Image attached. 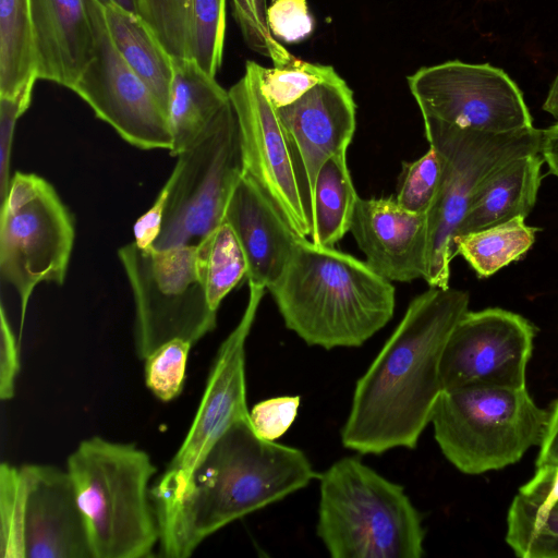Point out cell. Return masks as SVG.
<instances>
[{
  "mask_svg": "<svg viewBox=\"0 0 558 558\" xmlns=\"http://www.w3.org/2000/svg\"><path fill=\"white\" fill-rule=\"evenodd\" d=\"M470 295L429 287L409 303L400 323L356 381L343 447L362 454L414 449L442 388L440 362Z\"/></svg>",
  "mask_w": 558,
  "mask_h": 558,
  "instance_id": "6da1fadb",
  "label": "cell"
},
{
  "mask_svg": "<svg viewBox=\"0 0 558 558\" xmlns=\"http://www.w3.org/2000/svg\"><path fill=\"white\" fill-rule=\"evenodd\" d=\"M306 454L233 423L194 469L180 499L157 515L160 556L187 558L229 523L306 487L318 477Z\"/></svg>",
  "mask_w": 558,
  "mask_h": 558,
  "instance_id": "7a4b0ae2",
  "label": "cell"
},
{
  "mask_svg": "<svg viewBox=\"0 0 558 558\" xmlns=\"http://www.w3.org/2000/svg\"><path fill=\"white\" fill-rule=\"evenodd\" d=\"M286 327L326 350L363 345L392 318L396 289L365 260L299 238L268 289Z\"/></svg>",
  "mask_w": 558,
  "mask_h": 558,
  "instance_id": "3957f363",
  "label": "cell"
},
{
  "mask_svg": "<svg viewBox=\"0 0 558 558\" xmlns=\"http://www.w3.org/2000/svg\"><path fill=\"white\" fill-rule=\"evenodd\" d=\"M93 558H148L160 530L149 483L157 472L134 444L93 436L68 457Z\"/></svg>",
  "mask_w": 558,
  "mask_h": 558,
  "instance_id": "277c9868",
  "label": "cell"
},
{
  "mask_svg": "<svg viewBox=\"0 0 558 558\" xmlns=\"http://www.w3.org/2000/svg\"><path fill=\"white\" fill-rule=\"evenodd\" d=\"M317 536L332 558H421L423 518L403 486L354 457L318 475Z\"/></svg>",
  "mask_w": 558,
  "mask_h": 558,
  "instance_id": "5b68a950",
  "label": "cell"
},
{
  "mask_svg": "<svg viewBox=\"0 0 558 558\" xmlns=\"http://www.w3.org/2000/svg\"><path fill=\"white\" fill-rule=\"evenodd\" d=\"M548 415L526 387L470 385L444 389L430 423L446 459L476 475L513 464L539 446Z\"/></svg>",
  "mask_w": 558,
  "mask_h": 558,
  "instance_id": "8992f818",
  "label": "cell"
},
{
  "mask_svg": "<svg viewBox=\"0 0 558 558\" xmlns=\"http://www.w3.org/2000/svg\"><path fill=\"white\" fill-rule=\"evenodd\" d=\"M426 140L442 163L436 201L427 214L429 229V287L448 288L453 240L481 185L508 162L541 153L542 130L530 128L490 134L435 121H423Z\"/></svg>",
  "mask_w": 558,
  "mask_h": 558,
  "instance_id": "52a82bcc",
  "label": "cell"
},
{
  "mask_svg": "<svg viewBox=\"0 0 558 558\" xmlns=\"http://www.w3.org/2000/svg\"><path fill=\"white\" fill-rule=\"evenodd\" d=\"M135 307L134 342L141 360L173 339L193 345L217 326L196 264V245L118 250Z\"/></svg>",
  "mask_w": 558,
  "mask_h": 558,
  "instance_id": "ba28073f",
  "label": "cell"
},
{
  "mask_svg": "<svg viewBox=\"0 0 558 558\" xmlns=\"http://www.w3.org/2000/svg\"><path fill=\"white\" fill-rule=\"evenodd\" d=\"M74 239V220L54 187L38 174L15 172L1 204L0 274L20 299V332L35 288L64 282Z\"/></svg>",
  "mask_w": 558,
  "mask_h": 558,
  "instance_id": "9c48e42d",
  "label": "cell"
},
{
  "mask_svg": "<svg viewBox=\"0 0 558 558\" xmlns=\"http://www.w3.org/2000/svg\"><path fill=\"white\" fill-rule=\"evenodd\" d=\"M177 158L156 248L196 245L223 222L230 194L244 171L231 101Z\"/></svg>",
  "mask_w": 558,
  "mask_h": 558,
  "instance_id": "30bf717a",
  "label": "cell"
},
{
  "mask_svg": "<svg viewBox=\"0 0 558 558\" xmlns=\"http://www.w3.org/2000/svg\"><path fill=\"white\" fill-rule=\"evenodd\" d=\"M407 81L423 121L490 134L533 128L520 88L492 64L450 60L422 66Z\"/></svg>",
  "mask_w": 558,
  "mask_h": 558,
  "instance_id": "8fae6325",
  "label": "cell"
},
{
  "mask_svg": "<svg viewBox=\"0 0 558 558\" xmlns=\"http://www.w3.org/2000/svg\"><path fill=\"white\" fill-rule=\"evenodd\" d=\"M266 288L248 283L241 319L218 349L190 429L158 482L151 486L157 514L170 509L216 440L235 422L250 420L246 404L245 342Z\"/></svg>",
  "mask_w": 558,
  "mask_h": 558,
  "instance_id": "7c38bea8",
  "label": "cell"
},
{
  "mask_svg": "<svg viewBox=\"0 0 558 558\" xmlns=\"http://www.w3.org/2000/svg\"><path fill=\"white\" fill-rule=\"evenodd\" d=\"M90 10L95 52L72 90L129 144L141 149L170 150L172 135L167 112L116 48L104 4L90 0Z\"/></svg>",
  "mask_w": 558,
  "mask_h": 558,
  "instance_id": "4fadbf2b",
  "label": "cell"
},
{
  "mask_svg": "<svg viewBox=\"0 0 558 558\" xmlns=\"http://www.w3.org/2000/svg\"><path fill=\"white\" fill-rule=\"evenodd\" d=\"M228 92L238 121L244 172L296 235L310 239L312 227L292 151L277 109L262 90L260 65L247 61L243 76Z\"/></svg>",
  "mask_w": 558,
  "mask_h": 558,
  "instance_id": "5bb4252c",
  "label": "cell"
},
{
  "mask_svg": "<svg viewBox=\"0 0 558 558\" xmlns=\"http://www.w3.org/2000/svg\"><path fill=\"white\" fill-rule=\"evenodd\" d=\"M534 326L499 307L466 311L445 344L440 377L444 389L461 386L526 387Z\"/></svg>",
  "mask_w": 558,
  "mask_h": 558,
  "instance_id": "9a60e30c",
  "label": "cell"
},
{
  "mask_svg": "<svg viewBox=\"0 0 558 558\" xmlns=\"http://www.w3.org/2000/svg\"><path fill=\"white\" fill-rule=\"evenodd\" d=\"M277 112L292 151L312 227L318 171L328 158L348 149L355 132L353 92L337 74Z\"/></svg>",
  "mask_w": 558,
  "mask_h": 558,
  "instance_id": "2e32d148",
  "label": "cell"
},
{
  "mask_svg": "<svg viewBox=\"0 0 558 558\" xmlns=\"http://www.w3.org/2000/svg\"><path fill=\"white\" fill-rule=\"evenodd\" d=\"M350 232L368 266L389 281L425 279L429 253L427 215L405 210L395 196L359 197Z\"/></svg>",
  "mask_w": 558,
  "mask_h": 558,
  "instance_id": "e0dca14e",
  "label": "cell"
},
{
  "mask_svg": "<svg viewBox=\"0 0 558 558\" xmlns=\"http://www.w3.org/2000/svg\"><path fill=\"white\" fill-rule=\"evenodd\" d=\"M22 469L26 481L25 558H93L66 469L36 463Z\"/></svg>",
  "mask_w": 558,
  "mask_h": 558,
  "instance_id": "ac0fdd59",
  "label": "cell"
},
{
  "mask_svg": "<svg viewBox=\"0 0 558 558\" xmlns=\"http://www.w3.org/2000/svg\"><path fill=\"white\" fill-rule=\"evenodd\" d=\"M223 222L231 227L244 252L247 281L268 289L284 271L300 236L244 171L230 194Z\"/></svg>",
  "mask_w": 558,
  "mask_h": 558,
  "instance_id": "d6986e66",
  "label": "cell"
},
{
  "mask_svg": "<svg viewBox=\"0 0 558 558\" xmlns=\"http://www.w3.org/2000/svg\"><path fill=\"white\" fill-rule=\"evenodd\" d=\"M29 9L38 80L72 90L95 52L90 0H29Z\"/></svg>",
  "mask_w": 558,
  "mask_h": 558,
  "instance_id": "ffe728a7",
  "label": "cell"
},
{
  "mask_svg": "<svg viewBox=\"0 0 558 558\" xmlns=\"http://www.w3.org/2000/svg\"><path fill=\"white\" fill-rule=\"evenodd\" d=\"M138 15L174 59L219 71L226 37V0H138Z\"/></svg>",
  "mask_w": 558,
  "mask_h": 558,
  "instance_id": "44dd1931",
  "label": "cell"
},
{
  "mask_svg": "<svg viewBox=\"0 0 558 558\" xmlns=\"http://www.w3.org/2000/svg\"><path fill=\"white\" fill-rule=\"evenodd\" d=\"M541 153L519 157L489 177L476 192L457 234L462 235L526 217L533 209L542 182Z\"/></svg>",
  "mask_w": 558,
  "mask_h": 558,
  "instance_id": "7402d4cb",
  "label": "cell"
},
{
  "mask_svg": "<svg viewBox=\"0 0 558 558\" xmlns=\"http://www.w3.org/2000/svg\"><path fill=\"white\" fill-rule=\"evenodd\" d=\"M229 102V92L197 62L173 58L168 110L172 135L170 155L178 157L191 148Z\"/></svg>",
  "mask_w": 558,
  "mask_h": 558,
  "instance_id": "603a6c76",
  "label": "cell"
},
{
  "mask_svg": "<svg viewBox=\"0 0 558 558\" xmlns=\"http://www.w3.org/2000/svg\"><path fill=\"white\" fill-rule=\"evenodd\" d=\"M104 11L116 48L168 114L173 58L138 14L114 4L104 5Z\"/></svg>",
  "mask_w": 558,
  "mask_h": 558,
  "instance_id": "cb8c5ba5",
  "label": "cell"
},
{
  "mask_svg": "<svg viewBox=\"0 0 558 558\" xmlns=\"http://www.w3.org/2000/svg\"><path fill=\"white\" fill-rule=\"evenodd\" d=\"M37 80L29 0H0V98L32 101Z\"/></svg>",
  "mask_w": 558,
  "mask_h": 558,
  "instance_id": "d4e9b609",
  "label": "cell"
},
{
  "mask_svg": "<svg viewBox=\"0 0 558 558\" xmlns=\"http://www.w3.org/2000/svg\"><path fill=\"white\" fill-rule=\"evenodd\" d=\"M359 197L348 168L347 150L328 158L316 177L310 240L335 247L350 232Z\"/></svg>",
  "mask_w": 558,
  "mask_h": 558,
  "instance_id": "484cf974",
  "label": "cell"
},
{
  "mask_svg": "<svg viewBox=\"0 0 558 558\" xmlns=\"http://www.w3.org/2000/svg\"><path fill=\"white\" fill-rule=\"evenodd\" d=\"M514 217L480 231L458 235L454 255H461L480 278H487L522 257L535 241L536 229Z\"/></svg>",
  "mask_w": 558,
  "mask_h": 558,
  "instance_id": "4316f807",
  "label": "cell"
},
{
  "mask_svg": "<svg viewBox=\"0 0 558 558\" xmlns=\"http://www.w3.org/2000/svg\"><path fill=\"white\" fill-rule=\"evenodd\" d=\"M196 264L209 306L218 312L223 299L247 275L244 252L227 222L196 244Z\"/></svg>",
  "mask_w": 558,
  "mask_h": 558,
  "instance_id": "83f0119b",
  "label": "cell"
},
{
  "mask_svg": "<svg viewBox=\"0 0 558 558\" xmlns=\"http://www.w3.org/2000/svg\"><path fill=\"white\" fill-rule=\"evenodd\" d=\"M506 542L518 557L558 558V502L515 495L507 514Z\"/></svg>",
  "mask_w": 558,
  "mask_h": 558,
  "instance_id": "f1b7e54d",
  "label": "cell"
},
{
  "mask_svg": "<svg viewBox=\"0 0 558 558\" xmlns=\"http://www.w3.org/2000/svg\"><path fill=\"white\" fill-rule=\"evenodd\" d=\"M337 74L330 65L311 63L293 56L272 68L260 65V86L270 104L279 109L293 104L314 86Z\"/></svg>",
  "mask_w": 558,
  "mask_h": 558,
  "instance_id": "f546056e",
  "label": "cell"
},
{
  "mask_svg": "<svg viewBox=\"0 0 558 558\" xmlns=\"http://www.w3.org/2000/svg\"><path fill=\"white\" fill-rule=\"evenodd\" d=\"M26 481L22 466H0V557L25 558Z\"/></svg>",
  "mask_w": 558,
  "mask_h": 558,
  "instance_id": "4dcf8cb0",
  "label": "cell"
},
{
  "mask_svg": "<svg viewBox=\"0 0 558 558\" xmlns=\"http://www.w3.org/2000/svg\"><path fill=\"white\" fill-rule=\"evenodd\" d=\"M441 175L440 156L429 146L418 159L402 162V172L395 195L397 203L408 211L427 215L438 195Z\"/></svg>",
  "mask_w": 558,
  "mask_h": 558,
  "instance_id": "1f68e13d",
  "label": "cell"
},
{
  "mask_svg": "<svg viewBox=\"0 0 558 558\" xmlns=\"http://www.w3.org/2000/svg\"><path fill=\"white\" fill-rule=\"evenodd\" d=\"M192 347L190 341L173 339L157 348L144 360L146 387L160 401L169 402L182 392Z\"/></svg>",
  "mask_w": 558,
  "mask_h": 558,
  "instance_id": "d6a6232c",
  "label": "cell"
},
{
  "mask_svg": "<svg viewBox=\"0 0 558 558\" xmlns=\"http://www.w3.org/2000/svg\"><path fill=\"white\" fill-rule=\"evenodd\" d=\"M234 19L247 46L268 57L274 65L287 62L292 54L275 39L267 22V0H232Z\"/></svg>",
  "mask_w": 558,
  "mask_h": 558,
  "instance_id": "836d02e7",
  "label": "cell"
},
{
  "mask_svg": "<svg viewBox=\"0 0 558 558\" xmlns=\"http://www.w3.org/2000/svg\"><path fill=\"white\" fill-rule=\"evenodd\" d=\"M267 22L272 37L284 44H299L315 28L306 0H270Z\"/></svg>",
  "mask_w": 558,
  "mask_h": 558,
  "instance_id": "e575fe53",
  "label": "cell"
},
{
  "mask_svg": "<svg viewBox=\"0 0 558 558\" xmlns=\"http://www.w3.org/2000/svg\"><path fill=\"white\" fill-rule=\"evenodd\" d=\"M300 396H284L263 400L250 411V421L255 434L266 440L275 441L293 424Z\"/></svg>",
  "mask_w": 558,
  "mask_h": 558,
  "instance_id": "d590c367",
  "label": "cell"
},
{
  "mask_svg": "<svg viewBox=\"0 0 558 558\" xmlns=\"http://www.w3.org/2000/svg\"><path fill=\"white\" fill-rule=\"evenodd\" d=\"M31 102L24 99L0 98V199L4 202L10 189V160L14 130L19 118Z\"/></svg>",
  "mask_w": 558,
  "mask_h": 558,
  "instance_id": "8d00e7d4",
  "label": "cell"
},
{
  "mask_svg": "<svg viewBox=\"0 0 558 558\" xmlns=\"http://www.w3.org/2000/svg\"><path fill=\"white\" fill-rule=\"evenodd\" d=\"M0 398L11 400L15 395L20 373V345L3 305L0 311Z\"/></svg>",
  "mask_w": 558,
  "mask_h": 558,
  "instance_id": "74e56055",
  "label": "cell"
},
{
  "mask_svg": "<svg viewBox=\"0 0 558 558\" xmlns=\"http://www.w3.org/2000/svg\"><path fill=\"white\" fill-rule=\"evenodd\" d=\"M171 186L172 178L169 175L151 207L136 220L133 228L134 242L140 247H150L157 240L161 231Z\"/></svg>",
  "mask_w": 558,
  "mask_h": 558,
  "instance_id": "f35d334b",
  "label": "cell"
},
{
  "mask_svg": "<svg viewBox=\"0 0 558 558\" xmlns=\"http://www.w3.org/2000/svg\"><path fill=\"white\" fill-rule=\"evenodd\" d=\"M519 493L542 504L558 502V463L536 466L534 476L520 488Z\"/></svg>",
  "mask_w": 558,
  "mask_h": 558,
  "instance_id": "ab89813d",
  "label": "cell"
},
{
  "mask_svg": "<svg viewBox=\"0 0 558 558\" xmlns=\"http://www.w3.org/2000/svg\"><path fill=\"white\" fill-rule=\"evenodd\" d=\"M539 447L536 466L558 463V400L549 411L545 436Z\"/></svg>",
  "mask_w": 558,
  "mask_h": 558,
  "instance_id": "60d3db41",
  "label": "cell"
},
{
  "mask_svg": "<svg viewBox=\"0 0 558 558\" xmlns=\"http://www.w3.org/2000/svg\"><path fill=\"white\" fill-rule=\"evenodd\" d=\"M541 155L549 172L558 178V121L542 130Z\"/></svg>",
  "mask_w": 558,
  "mask_h": 558,
  "instance_id": "b9f144b4",
  "label": "cell"
},
{
  "mask_svg": "<svg viewBox=\"0 0 558 558\" xmlns=\"http://www.w3.org/2000/svg\"><path fill=\"white\" fill-rule=\"evenodd\" d=\"M543 110L558 120V74L550 85L547 97L543 104Z\"/></svg>",
  "mask_w": 558,
  "mask_h": 558,
  "instance_id": "7bdbcfd3",
  "label": "cell"
},
{
  "mask_svg": "<svg viewBox=\"0 0 558 558\" xmlns=\"http://www.w3.org/2000/svg\"><path fill=\"white\" fill-rule=\"evenodd\" d=\"M104 5L114 4L126 11L138 14V0H99Z\"/></svg>",
  "mask_w": 558,
  "mask_h": 558,
  "instance_id": "ee69618b",
  "label": "cell"
}]
</instances>
